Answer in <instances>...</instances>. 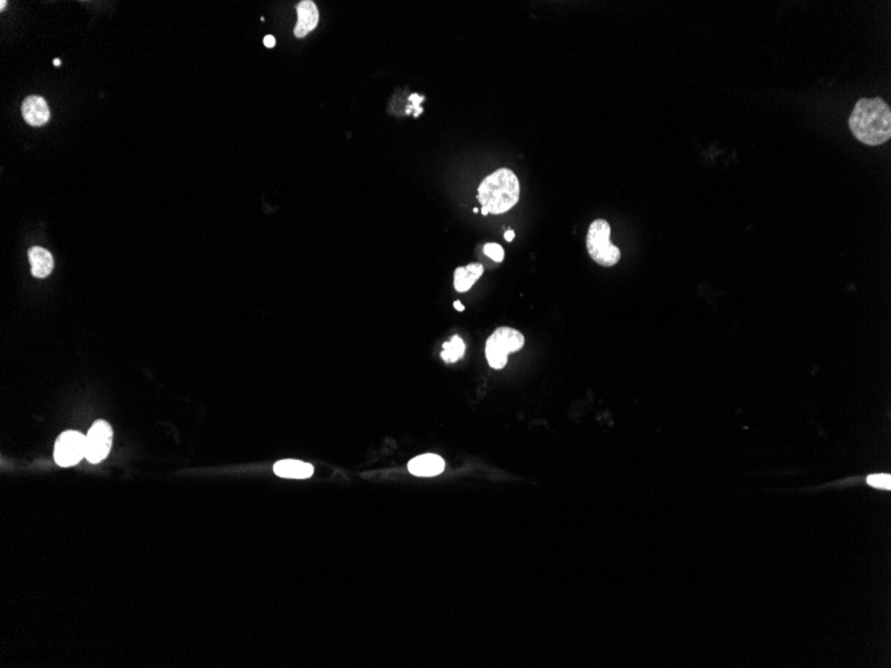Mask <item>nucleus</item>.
<instances>
[{"mask_svg":"<svg viewBox=\"0 0 891 668\" xmlns=\"http://www.w3.org/2000/svg\"><path fill=\"white\" fill-rule=\"evenodd\" d=\"M855 139L866 145H881L891 138V108L881 98L860 99L850 115Z\"/></svg>","mask_w":891,"mask_h":668,"instance_id":"nucleus-1","label":"nucleus"},{"mask_svg":"<svg viewBox=\"0 0 891 668\" xmlns=\"http://www.w3.org/2000/svg\"><path fill=\"white\" fill-rule=\"evenodd\" d=\"M518 176L508 168H500L486 176L478 188V200L488 214H505L519 202Z\"/></svg>","mask_w":891,"mask_h":668,"instance_id":"nucleus-2","label":"nucleus"},{"mask_svg":"<svg viewBox=\"0 0 891 668\" xmlns=\"http://www.w3.org/2000/svg\"><path fill=\"white\" fill-rule=\"evenodd\" d=\"M612 228L604 219H597L590 225L587 232V251L591 259L599 266L612 267L621 259V250L610 240Z\"/></svg>","mask_w":891,"mask_h":668,"instance_id":"nucleus-3","label":"nucleus"},{"mask_svg":"<svg viewBox=\"0 0 891 668\" xmlns=\"http://www.w3.org/2000/svg\"><path fill=\"white\" fill-rule=\"evenodd\" d=\"M525 336L510 327L495 329L486 341V358L494 370H502L508 364V354L522 350Z\"/></svg>","mask_w":891,"mask_h":668,"instance_id":"nucleus-4","label":"nucleus"},{"mask_svg":"<svg viewBox=\"0 0 891 668\" xmlns=\"http://www.w3.org/2000/svg\"><path fill=\"white\" fill-rule=\"evenodd\" d=\"M86 458V436L78 431H66L56 439L53 459L62 467H71Z\"/></svg>","mask_w":891,"mask_h":668,"instance_id":"nucleus-5","label":"nucleus"},{"mask_svg":"<svg viewBox=\"0 0 891 668\" xmlns=\"http://www.w3.org/2000/svg\"><path fill=\"white\" fill-rule=\"evenodd\" d=\"M113 436L114 431L108 423L104 421L93 423L86 435V459L90 463L104 461L111 450Z\"/></svg>","mask_w":891,"mask_h":668,"instance_id":"nucleus-6","label":"nucleus"},{"mask_svg":"<svg viewBox=\"0 0 891 668\" xmlns=\"http://www.w3.org/2000/svg\"><path fill=\"white\" fill-rule=\"evenodd\" d=\"M297 12L298 21L294 29V35L302 39L316 29L319 21V11L312 0H302L297 7Z\"/></svg>","mask_w":891,"mask_h":668,"instance_id":"nucleus-7","label":"nucleus"},{"mask_svg":"<svg viewBox=\"0 0 891 668\" xmlns=\"http://www.w3.org/2000/svg\"><path fill=\"white\" fill-rule=\"evenodd\" d=\"M21 113L23 118L26 120V123L34 125V127H41L48 122L50 119V108L48 104L43 99L42 96H29L24 103L21 106Z\"/></svg>","mask_w":891,"mask_h":668,"instance_id":"nucleus-8","label":"nucleus"},{"mask_svg":"<svg viewBox=\"0 0 891 668\" xmlns=\"http://www.w3.org/2000/svg\"><path fill=\"white\" fill-rule=\"evenodd\" d=\"M446 463L441 456L436 453H425L414 458L408 463V471L415 476H436L443 473Z\"/></svg>","mask_w":891,"mask_h":668,"instance_id":"nucleus-9","label":"nucleus"},{"mask_svg":"<svg viewBox=\"0 0 891 668\" xmlns=\"http://www.w3.org/2000/svg\"><path fill=\"white\" fill-rule=\"evenodd\" d=\"M29 259L31 264L32 275L35 278H47L53 269V257L51 252L42 247H32L29 250Z\"/></svg>","mask_w":891,"mask_h":668,"instance_id":"nucleus-10","label":"nucleus"},{"mask_svg":"<svg viewBox=\"0 0 891 668\" xmlns=\"http://www.w3.org/2000/svg\"><path fill=\"white\" fill-rule=\"evenodd\" d=\"M274 471L280 478L307 479V478H311L312 473H314V467H312L310 463L287 459V461H280V462L275 463Z\"/></svg>","mask_w":891,"mask_h":668,"instance_id":"nucleus-11","label":"nucleus"},{"mask_svg":"<svg viewBox=\"0 0 891 668\" xmlns=\"http://www.w3.org/2000/svg\"><path fill=\"white\" fill-rule=\"evenodd\" d=\"M485 272L480 263H471L466 267H458L454 272V287L458 292H466L475 284Z\"/></svg>","mask_w":891,"mask_h":668,"instance_id":"nucleus-12","label":"nucleus"},{"mask_svg":"<svg viewBox=\"0 0 891 668\" xmlns=\"http://www.w3.org/2000/svg\"><path fill=\"white\" fill-rule=\"evenodd\" d=\"M465 351H466L465 341L462 340L460 336L454 335L450 341H447V343L443 344V351H442L441 356L447 363H455L458 360L463 358Z\"/></svg>","mask_w":891,"mask_h":668,"instance_id":"nucleus-13","label":"nucleus"},{"mask_svg":"<svg viewBox=\"0 0 891 668\" xmlns=\"http://www.w3.org/2000/svg\"><path fill=\"white\" fill-rule=\"evenodd\" d=\"M867 484L881 490H890L891 476L889 473H874L867 476Z\"/></svg>","mask_w":891,"mask_h":668,"instance_id":"nucleus-14","label":"nucleus"},{"mask_svg":"<svg viewBox=\"0 0 891 668\" xmlns=\"http://www.w3.org/2000/svg\"><path fill=\"white\" fill-rule=\"evenodd\" d=\"M485 254L488 257H491L494 262H498V263L503 262V259H505V250L498 243H488V245H486L485 246Z\"/></svg>","mask_w":891,"mask_h":668,"instance_id":"nucleus-15","label":"nucleus"},{"mask_svg":"<svg viewBox=\"0 0 891 668\" xmlns=\"http://www.w3.org/2000/svg\"><path fill=\"white\" fill-rule=\"evenodd\" d=\"M263 43H264V46H266L267 48H272V47H275L277 41H275V36H272V35H267V36H264Z\"/></svg>","mask_w":891,"mask_h":668,"instance_id":"nucleus-16","label":"nucleus"},{"mask_svg":"<svg viewBox=\"0 0 891 668\" xmlns=\"http://www.w3.org/2000/svg\"><path fill=\"white\" fill-rule=\"evenodd\" d=\"M514 237H515V232H514L513 230H508V231L505 232V239H506L508 242H513V240H514Z\"/></svg>","mask_w":891,"mask_h":668,"instance_id":"nucleus-17","label":"nucleus"},{"mask_svg":"<svg viewBox=\"0 0 891 668\" xmlns=\"http://www.w3.org/2000/svg\"><path fill=\"white\" fill-rule=\"evenodd\" d=\"M454 307H455L458 311H465V306H463V304H460V302H458V300H456L455 303H454Z\"/></svg>","mask_w":891,"mask_h":668,"instance_id":"nucleus-18","label":"nucleus"},{"mask_svg":"<svg viewBox=\"0 0 891 668\" xmlns=\"http://www.w3.org/2000/svg\"><path fill=\"white\" fill-rule=\"evenodd\" d=\"M6 6H7V1H6V0H1V1H0V10H4V9H6Z\"/></svg>","mask_w":891,"mask_h":668,"instance_id":"nucleus-19","label":"nucleus"},{"mask_svg":"<svg viewBox=\"0 0 891 668\" xmlns=\"http://www.w3.org/2000/svg\"><path fill=\"white\" fill-rule=\"evenodd\" d=\"M53 64H55L56 67H59V66L62 64V61H61V59H55V61H53Z\"/></svg>","mask_w":891,"mask_h":668,"instance_id":"nucleus-20","label":"nucleus"},{"mask_svg":"<svg viewBox=\"0 0 891 668\" xmlns=\"http://www.w3.org/2000/svg\"><path fill=\"white\" fill-rule=\"evenodd\" d=\"M480 212H482V214H483V215L485 216L488 215V210H486V208H485V207H482V210H480Z\"/></svg>","mask_w":891,"mask_h":668,"instance_id":"nucleus-21","label":"nucleus"}]
</instances>
